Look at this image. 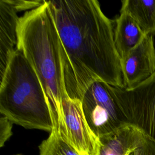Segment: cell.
I'll return each mask as SVG.
<instances>
[{"label":"cell","mask_w":155,"mask_h":155,"mask_svg":"<svg viewBox=\"0 0 155 155\" xmlns=\"http://www.w3.org/2000/svg\"><path fill=\"white\" fill-rule=\"evenodd\" d=\"M61 41L68 96L81 100L96 81L125 88L114 23L96 0L48 1Z\"/></svg>","instance_id":"cell-1"},{"label":"cell","mask_w":155,"mask_h":155,"mask_svg":"<svg viewBox=\"0 0 155 155\" xmlns=\"http://www.w3.org/2000/svg\"><path fill=\"white\" fill-rule=\"evenodd\" d=\"M17 49L37 74L51 111L53 130L64 125L62 101L68 96L64 75L62 45L48 1L19 18Z\"/></svg>","instance_id":"cell-2"},{"label":"cell","mask_w":155,"mask_h":155,"mask_svg":"<svg viewBox=\"0 0 155 155\" xmlns=\"http://www.w3.org/2000/svg\"><path fill=\"white\" fill-rule=\"evenodd\" d=\"M0 82L1 115L25 128L51 133L53 122L45 91L21 51L12 54Z\"/></svg>","instance_id":"cell-3"},{"label":"cell","mask_w":155,"mask_h":155,"mask_svg":"<svg viewBox=\"0 0 155 155\" xmlns=\"http://www.w3.org/2000/svg\"><path fill=\"white\" fill-rule=\"evenodd\" d=\"M81 101L85 119L98 138L128 124L113 86L104 81H96L91 84Z\"/></svg>","instance_id":"cell-4"},{"label":"cell","mask_w":155,"mask_h":155,"mask_svg":"<svg viewBox=\"0 0 155 155\" xmlns=\"http://www.w3.org/2000/svg\"><path fill=\"white\" fill-rule=\"evenodd\" d=\"M113 87L128 124L155 144V73L134 88Z\"/></svg>","instance_id":"cell-5"},{"label":"cell","mask_w":155,"mask_h":155,"mask_svg":"<svg viewBox=\"0 0 155 155\" xmlns=\"http://www.w3.org/2000/svg\"><path fill=\"white\" fill-rule=\"evenodd\" d=\"M62 108L64 125L58 134L79 155H99V139L85 119L81 100L68 96L62 101Z\"/></svg>","instance_id":"cell-6"},{"label":"cell","mask_w":155,"mask_h":155,"mask_svg":"<svg viewBox=\"0 0 155 155\" xmlns=\"http://www.w3.org/2000/svg\"><path fill=\"white\" fill-rule=\"evenodd\" d=\"M120 63L125 88H134L150 78L155 73L153 35H146Z\"/></svg>","instance_id":"cell-7"},{"label":"cell","mask_w":155,"mask_h":155,"mask_svg":"<svg viewBox=\"0 0 155 155\" xmlns=\"http://www.w3.org/2000/svg\"><path fill=\"white\" fill-rule=\"evenodd\" d=\"M99 139V155H134L147 137L134 125L125 124Z\"/></svg>","instance_id":"cell-8"},{"label":"cell","mask_w":155,"mask_h":155,"mask_svg":"<svg viewBox=\"0 0 155 155\" xmlns=\"http://www.w3.org/2000/svg\"><path fill=\"white\" fill-rule=\"evenodd\" d=\"M17 13L7 0L0 1V79L17 49L19 20Z\"/></svg>","instance_id":"cell-9"},{"label":"cell","mask_w":155,"mask_h":155,"mask_svg":"<svg viewBox=\"0 0 155 155\" xmlns=\"http://www.w3.org/2000/svg\"><path fill=\"white\" fill-rule=\"evenodd\" d=\"M145 36L129 14L120 12L119 16L115 21L114 32V45L120 60L136 47Z\"/></svg>","instance_id":"cell-10"},{"label":"cell","mask_w":155,"mask_h":155,"mask_svg":"<svg viewBox=\"0 0 155 155\" xmlns=\"http://www.w3.org/2000/svg\"><path fill=\"white\" fill-rule=\"evenodd\" d=\"M120 12L129 14L145 35L155 34V0H124Z\"/></svg>","instance_id":"cell-11"},{"label":"cell","mask_w":155,"mask_h":155,"mask_svg":"<svg viewBox=\"0 0 155 155\" xmlns=\"http://www.w3.org/2000/svg\"><path fill=\"white\" fill-rule=\"evenodd\" d=\"M39 155H79L56 132L51 131L48 137L39 145Z\"/></svg>","instance_id":"cell-12"},{"label":"cell","mask_w":155,"mask_h":155,"mask_svg":"<svg viewBox=\"0 0 155 155\" xmlns=\"http://www.w3.org/2000/svg\"><path fill=\"white\" fill-rule=\"evenodd\" d=\"M7 2L10 4L14 9L17 12H21L23 10L28 11L36 8L42 4H43L45 1H24V0H7Z\"/></svg>","instance_id":"cell-13"},{"label":"cell","mask_w":155,"mask_h":155,"mask_svg":"<svg viewBox=\"0 0 155 155\" xmlns=\"http://www.w3.org/2000/svg\"><path fill=\"white\" fill-rule=\"evenodd\" d=\"M13 123L7 117L2 116L0 117V147H2L5 142L12 135V125Z\"/></svg>","instance_id":"cell-14"},{"label":"cell","mask_w":155,"mask_h":155,"mask_svg":"<svg viewBox=\"0 0 155 155\" xmlns=\"http://www.w3.org/2000/svg\"><path fill=\"white\" fill-rule=\"evenodd\" d=\"M134 155H155V144L148 138L134 152Z\"/></svg>","instance_id":"cell-15"}]
</instances>
